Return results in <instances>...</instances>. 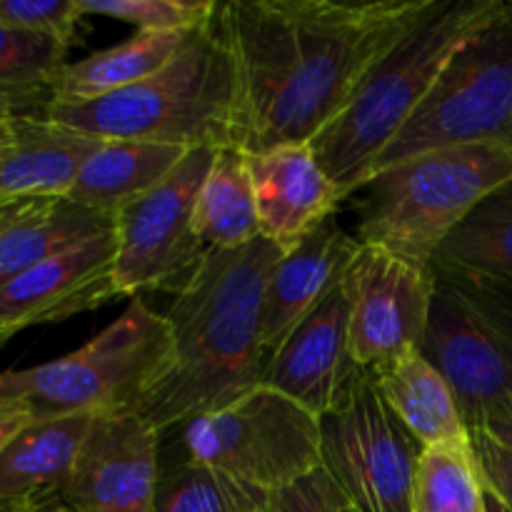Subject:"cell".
I'll return each instance as SVG.
<instances>
[{
	"instance_id": "obj_1",
	"label": "cell",
	"mask_w": 512,
	"mask_h": 512,
	"mask_svg": "<svg viewBox=\"0 0 512 512\" xmlns=\"http://www.w3.org/2000/svg\"><path fill=\"white\" fill-rule=\"evenodd\" d=\"M428 0H230L218 28L235 70L233 148L318 138Z\"/></svg>"
},
{
	"instance_id": "obj_2",
	"label": "cell",
	"mask_w": 512,
	"mask_h": 512,
	"mask_svg": "<svg viewBox=\"0 0 512 512\" xmlns=\"http://www.w3.org/2000/svg\"><path fill=\"white\" fill-rule=\"evenodd\" d=\"M283 250L265 238L208 250L165 313L170 360L138 415L160 435L260 385L265 288Z\"/></svg>"
},
{
	"instance_id": "obj_3",
	"label": "cell",
	"mask_w": 512,
	"mask_h": 512,
	"mask_svg": "<svg viewBox=\"0 0 512 512\" xmlns=\"http://www.w3.org/2000/svg\"><path fill=\"white\" fill-rule=\"evenodd\" d=\"M503 0H428L403 35L363 75L338 118L310 140L340 200L358 193L453 55Z\"/></svg>"
},
{
	"instance_id": "obj_4",
	"label": "cell",
	"mask_w": 512,
	"mask_h": 512,
	"mask_svg": "<svg viewBox=\"0 0 512 512\" xmlns=\"http://www.w3.org/2000/svg\"><path fill=\"white\" fill-rule=\"evenodd\" d=\"M45 118L100 140L233 148L235 70L218 20L150 78L88 103H53Z\"/></svg>"
},
{
	"instance_id": "obj_5",
	"label": "cell",
	"mask_w": 512,
	"mask_h": 512,
	"mask_svg": "<svg viewBox=\"0 0 512 512\" xmlns=\"http://www.w3.org/2000/svg\"><path fill=\"white\" fill-rule=\"evenodd\" d=\"M170 360V328L145 300L63 358L0 373V400L30 420L138 413Z\"/></svg>"
},
{
	"instance_id": "obj_6",
	"label": "cell",
	"mask_w": 512,
	"mask_h": 512,
	"mask_svg": "<svg viewBox=\"0 0 512 512\" xmlns=\"http://www.w3.org/2000/svg\"><path fill=\"white\" fill-rule=\"evenodd\" d=\"M512 178V145L470 143L428 150L378 170L363 185L360 243L430 268L470 210Z\"/></svg>"
},
{
	"instance_id": "obj_7",
	"label": "cell",
	"mask_w": 512,
	"mask_h": 512,
	"mask_svg": "<svg viewBox=\"0 0 512 512\" xmlns=\"http://www.w3.org/2000/svg\"><path fill=\"white\" fill-rule=\"evenodd\" d=\"M420 353L448 380L470 433L512 415V283L438 270Z\"/></svg>"
},
{
	"instance_id": "obj_8",
	"label": "cell",
	"mask_w": 512,
	"mask_h": 512,
	"mask_svg": "<svg viewBox=\"0 0 512 512\" xmlns=\"http://www.w3.org/2000/svg\"><path fill=\"white\" fill-rule=\"evenodd\" d=\"M470 143L512 145V0L445 65L373 175L428 150Z\"/></svg>"
},
{
	"instance_id": "obj_9",
	"label": "cell",
	"mask_w": 512,
	"mask_h": 512,
	"mask_svg": "<svg viewBox=\"0 0 512 512\" xmlns=\"http://www.w3.org/2000/svg\"><path fill=\"white\" fill-rule=\"evenodd\" d=\"M178 430L183 460L265 493L320 470V418L263 383Z\"/></svg>"
},
{
	"instance_id": "obj_10",
	"label": "cell",
	"mask_w": 512,
	"mask_h": 512,
	"mask_svg": "<svg viewBox=\"0 0 512 512\" xmlns=\"http://www.w3.org/2000/svg\"><path fill=\"white\" fill-rule=\"evenodd\" d=\"M213 158L215 148L188 150L163 183L113 215L118 295H178L198 273L208 248L195 228V205Z\"/></svg>"
},
{
	"instance_id": "obj_11",
	"label": "cell",
	"mask_w": 512,
	"mask_h": 512,
	"mask_svg": "<svg viewBox=\"0 0 512 512\" xmlns=\"http://www.w3.org/2000/svg\"><path fill=\"white\" fill-rule=\"evenodd\" d=\"M423 450L368 370L348 398L320 418V468L360 512H413Z\"/></svg>"
},
{
	"instance_id": "obj_12",
	"label": "cell",
	"mask_w": 512,
	"mask_h": 512,
	"mask_svg": "<svg viewBox=\"0 0 512 512\" xmlns=\"http://www.w3.org/2000/svg\"><path fill=\"white\" fill-rule=\"evenodd\" d=\"M350 313V350L370 370L420 350L433 305V273L380 245L360 243L343 278Z\"/></svg>"
},
{
	"instance_id": "obj_13",
	"label": "cell",
	"mask_w": 512,
	"mask_h": 512,
	"mask_svg": "<svg viewBox=\"0 0 512 512\" xmlns=\"http://www.w3.org/2000/svg\"><path fill=\"white\" fill-rule=\"evenodd\" d=\"M160 433L138 413L95 418L60 498L75 512H153Z\"/></svg>"
},
{
	"instance_id": "obj_14",
	"label": "cell",
	"mask_w": 512,
	"mask_h": 512,
	"mask_svg": "<svg viewBox=\"0 0 512 512\" xmlns=\"http://www.w3.org/2000/svg\"><path fill=\"white\" fill-rule=\"evenodd\" d=\"M365 368L350 350V313L343 283L285 338L260 383L323 418L355 388Z\"/></svg>"
},
{
	"instance_id": "obj_15",
	"label": "cell",
	"mask_w": 512,
	"mask_h": 512,
	"mask_svg": "<svg viewBox=\"0 0 512 512\" xmlns=\"http://www.w3.org/2000/svg\"><path fill=\"white\" fill-rule=\"evenodd\" d=\"M115 235L75 245L0 285V325L13 338L33 325L63 323L120 298L115 288Z\"/></svg>"
},
{
	"instance_id": "obj_16",
	"label": "cell",
	"mask_w": 512,
	"mask_h": 512,
	"mask_svg": "<svg viewBox=\"0 0 512 512\" xmlns=\"http://www.w3.org/2000/svg\"><path fill=\"white\" fill-rule=\"evenodd\" d=\"M258 208L260 238L283 253L333 218L338 188L320 165L310 143H290L263 153H245Z\"/></svg>"
},
{
	"instance_id": "obj_17",
	"label": "cell",
	"mask_w": 512,
	"mask_h": 512,
	"mask_svg": "<svg viewBox=\"0 0 512 512\" xmlns=\"http://www.w3.org/2000/svg\"><path fill=\"white\" fill-rule=\"evenodd\" d=\"M358 245V238L328 218L275 263L263 305L265 365L285 338L343 283Z\"/></svg>"
},
{
	"instance_id": "obj_18",
	"label": "cell",
	"mask_w": 512,
	"mask_h": 512,
	"mask_svg": "<svg viewBox=\"0 0 512 512\" xmlns=\"http://www.w3.org/2000/svg\"><path fill=\"white\" fill-rule=\"evenodd\" d=\"M100 143L45 115H13V138L0 158V198H68Z\"/></svg>"
},
{
	"instance_id": "obj_19",
	"label": "cell",
	"mask_w": 512,
	"mask_h": 512,
	"mask_svg": "<svg viewBox=\"0 0 512 512\" xmlns=\"http://www.w3.org/2000/svg\"><path fill=\"white\" fill-rule=\"evenodd\" d=\"M368 373L390 410L423 448H465L473 443L448 380L420 350L385 360Z\"/></svg>"
},
{
	"instance_id": "obj_20",
	"label": "cell",
	"mask_w": 512,
	"mask_h": 512,
	"mask_svg": "<svg viewBox=\"0 0 512 512\" xmlns=\"http://www.w3.org/2000/svg\"><path fill=\"white\" fill-rule=\"evenodd\" d=\"M93 423V415H68L23 425L0 450V500L38 503L63 493Z\"/></svg>"
},
{
	"instance_id": "obj_21",
	"label": "cell",
	"mask_w": 512,
	"mask_h": 512,
	"mask_svg": "<svg viewBox=\"0 0 512 512\" xmlns=\"http://www.w3.org/2000/svg\"><path fill=\"white\" fill-rule=\"evenodd\" d=\"M193 148L143 140H103L68 198L113 218L123 205L163 183Z\"/></svg>"
},
{
	"instance_id": "obj_22",
	"label": "cell",
	"mask_w": 512,
	"mask_h": 512,
	"mask_svg": "<svg viewBox=\"0 0 512 512\" xmlns=\"http://www.w3.org/2000/svg\"><path fill=\"white\" fill-rule=\"evenodd\" d=\"M188 38L190 33L138 30L120 45L65 63L55 78L53 103H88L130 88L168 65Z\"/></svg>"
},
{
	"instance_id": "obj_23",
	"label": "cell",
	"mask_w": 512,
	"mask_h": 512,
	"mask_svg": "<svg viewBox=\"0 0 512 512\" xmlns=\"http://www.w3.org/2000/svg\"><path fill=\"white\" fill-rule=\"evenodd\" d=\"M113 230V218L100 210L53 198L15 225L0 243V285L15 275Z\"/></svg>"
},
{
	"instance_id": "obj_24",
	"label": "cell",
	"mask_w": 512,
	"mask_h": 512,
	"mask_svg": "<svg viewBox=\"0 0 512 512\" xmlns=\"http://www.w3.org/2000/svg\"><path fill=\"white\" fill-rule=\"evenodd\" d=\"M195 228L205 248H240L260 238L248 160L238 148H218L195 205Z\"/></svg>"
},
{
	"instance_id": "obj_25",
	"label": "cell",
	"mask_w": 512,
	"mask_h": 512,
	"mask_svg": "<svg viewBox=\"0 0 512 512\" xmlns=\"http://www.w3.org/2000/svg\"><path fill=\"white\" fill-rule=\"evenodd\" d=\"M430 268L512 283V178L470 210L440 245Z\"/></svg>"
},
{
	"instance_id": "obj_26",
	"label": "cell",
	"mask_w": 512,
	"mask_h": 512,
	"mask_svg": "<svg viewBox=\"0 0 512 512\" xmlns=\"http://www.w3.org/2000/svg\"><path fill=\"white\" fill-rule=\"evenodd\" d=\"M68 50L45 35L0 25V108L13 115L48 113Z\"/></svg>"
},
{
	"instance_id": "obj_27",
	"label": "cell",
	"mask_w": 512,
	"mask_h": 512,
	"mask_svg": "<svg viewBox=\"0 0 512 512\" xmlns=\"http://www.w3.org/2000/svg\"><path fill=\"white\" fill-rule=\"evenodd\" d=\"M270 493L183 460L160 473L153 512H265Z\"/></svg>"
},
{
	"instance_id": "obj_28",
	"label": "cell",
	"mask_w": 512,
	"mask_h": 512,
	"mask_svg": "<svg viewBox=\"0 0 512 512\" xmlns=\"http://www.w3.org/2000/svg\"><path fill=\"white\" fill-rule=\"evenodd\" d=\"M413 512H488L473 443L423 450L415 473Z\"/></svg>"
},
{
	"instance_id": "obj_29",
	"label": "cell",
	"mask_w": 512,
	"mask_h": 512,
	"mask_svg": "<svg viewBox=\"0 0 512 512\" xmlns=\"http://www.w3.org/2000/svg\"><path fill=\"white\" fill-rule=\"evenodd\" d=\"M85 18L103 15L148 33H193L218 13L215 0H78Z\"/></svg>"
},
{
	"instance_id": "obj_30",
	"label": "cell",
	"mask_w": 512,
	"mask_h": 512,
	"mask_svg": "<svg viewBox=\"0 0 512 512\" xmlns=\"http://www.w3.org/2000/svg\"><path fill=\"white\" fill-rule=\"evenodd\" d=\"M83 20L78 0H0V25L45 35L65 48L75 43Z\"/></svg>"
},
{
	"instance_id": "obj_31",
	"label": "cell",
	"mask_w": 512,
	"mask_h": 512,
	"mask_svg": "<svg viewBox=\"0 0 512 512\" xmlns=\"http://www.w3.org/2000/svg\"><path fill=\"white\" fill-rule=\"evenodd\" d=\"M265 512H360L340 493L323 468L305 475L298 483L275 490L268 498Z\"/></svg>"
},
{
	"instance_id": "obj_32",
	"label": "cell",
	"mask_w": 512,
	"mask_h": 512,
	"mask_svg": "<svg viewBox=\"0 0 512 512\" xmlns=\"http://www.w3.org/2000/svg\"><path fill=\"white\" fill-rule=\"evenodd\" d=\"M470 440H473L475 458H478L485 485L512 512V445L490 430H475L470 433Z\"/></svg>"
},
{
	"instance_id": "obj_33",
	"label": "cell",
	"mask_w": 512,
	"mask_h": 512,
	"mask_svg": "<svg viewBox=\"0 0 512 512\" xmlns=\"http://www.w3.org/2000/svg\"><path fill=\"white\" fill-rule=\"evenodd\" d=\"M53 200V198H50ZM48 200L38 198H0V243H3L5 235L15 228L18 223H23L30 213L40 208Z\"/></svg>"
},
{
	"instance_id": "obj_34",
	"label": "cell",
	"mask_w": 512,
	"mask_h": 512,
	"mask_svg": "<svg viewBox=\"0 0 512 512\" xmlns=\"http://www.w3.org/2000/svg\"><path fill=\"white\" fill-rule=\"evenodd\" d=\"M28 423H30L28 415H23L20 410L10 408L8 403H3V400H0V450H3L5 445L13 440V435Z\"/></svg>"
},
{
	"instance_id": "obj_35",
	"label": "cell",
	"mask_w": 512,
	"mask_h": 512,
	"mask_svg": "<svg viewBox=\"0 0 512 512\" xmlns=\"http://www.w3.org/2000/svg\"><path fill=\"white\" fill-rule=\"evenodd\" d=\"M10 138H13V113L5 108H0V158L8 150Z\"/></svg>"
},
{
	"instance_id": "obj_36",
	"label": "cell",
	"mask_w": 512,
	"mask_h": 512,
	"mask_svg": "<svg viewBox=\"0 0 512 512\" xmlns=\"http://www.w3.org/2000/svg\"><path fill=\"white\" fill-rule=\"evenodd\" d=\"M28 512H75V510L70 508L60 495H55V498H45L40 500V503H35Z\"/></svg>"
},
{
	"instance_id": "obj_37",
	"label": "cell",
	"mask_w": 512,
	"mask_h": 512,
	"mask_svg": "<svg viewBox=\"0 0 512 512\" xmlns=\"http://www.w3.org/2000/svg\"><path fill=\"white\" fill-rule=\"evenodd\" d=\"M485 510L488 512H510L508 505H505L503 500L493 493V490H488V485H485Z\"/></svg>"
},
{
	"instance_id": "obj_38",
	"label": "cell",
	"mask_w": 512,
	"mask_h": 512,
	"mask_svg": "<svg viewBox=\"0 0 512 512\" xmlns=\"http://www.w3.org/2000/svg\"><path fill=\"white\" fill-rule=\"evenodd\" d=\"M33 505L35 503H25V500H0V512H28Z\"/></svg>"
},
{
	"instance_id": "obj_39",
	"label": "cell",
	"mask_w": 512,
	"mask_h": 512,
	"mask_svg": "<svg viewBox=\"0 0 512 512\" xmlns=\"http://www.w3.org/2000/svg\"><path fill=\"white\" fill-rule=\"evenodd\" d=\"M490 433L500 435V438H503V440H508V443L512 445V415H510L508 420H503V423H500V425H495V428L490 430Z\"/></svg>"
},
{
	"instance_id": "obj_40",
	"label": "cell",
	"mask_w": 512,
	"mask_h": 512,
	"mask_svg": "<svg viewBox=\"0 0 512 512\" xmlns=\"http://www.w3.org/2000/svg\"><path fill=\"white\" fill-rule=\"evenodd\" d=\"M5 340H10V335L5 333V328H3V325H0V345H3Z\"/></svg>"
}]
</instances>
